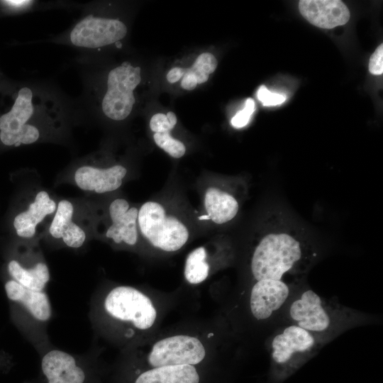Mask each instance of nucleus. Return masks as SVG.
I'll list each match as a JSON object with an SVG mask.
<instances>
[{
	"instance_id": "obj_1",
	"label": "nucleus",
	"mask_w": 383,
	"mask_h": 383,
	"mask_svg": "<svg viewBox=\"0 0 383 383\" xmlns=\"http://www.w3.org/2000/svg\"><path fill=\"white\" fill-rule=\"evenodd\" d=\"M272 220L256 239L250 261V309L257 321L272 318L287 304L317 255L299 232Z\"/></svg>"
},
{
	"instance_id": "obj_2",
	"label": "nucleus",
	"mask_w": 383,
	"mask_h": 383,
	"mask_svg": "<svg viewBox=\"0 0 383 383\" xmlns=\"http://www.w3.org/2000/svg\"><path fill=\"white\" fill-rule=\"evenodd\" d=\"M62 111L60 102L52 95L33 86L23 87L11 109L0 116L1 141L15 146L34 143L40 136L34 120L56 121Z\"/></svg>"
},
{
	"instance_id": "obj_3",
	"label": "nucleus",
	"mask_w": 383,
	"mask_h": 383,
	"mask_svg": "<svg viewBox=\"0 0 383 383\" xmlns=\"http://www.w3.org/2000/svg\"><path fill=\"white\" fill-rule=\"evenodd\" d=\"M287 306V316L290 323L321 338L339 328L346 316L340 305L310 289L293 296Z\"/></svg>"
},
{
	"instance_id": "obj_4",
	"label": "nucleus",
	"mask_w": 383,
	"mask_h": 383,
	"mask_svg": "<svg viewBox=\"0 0 383 383\" xmlns=\"http://www.w3.org/2000/svg\"><path fill=\"white\" fill-rule=\"evenodd\" d=\"M323 338L290 323L272 338L271 360L274 373L285 378L310 359L322 345Z\"/></svg>"
},
{
	"instance_id": "obj_5",
	"label": "nucleus",
	"mask_w": 383,
	"mask_h": 383,
	"mask_svg": "<svg viewBox=\"0 0 383 383\" xmlns=\"http://www.w3.org/2000/svg\"><path fill=\"white\" fill-rule=\"evenodd\" d=\"M138 227L152 246L165 252L179 250L189 238L186 225L154 201L145 202L138 209Z\"/></svg>"
},
{
	"instance_id": "obj_6",
	"label": "nucleus",
	"mask_w": 383,
	"mask_h": 383,
	"mask_svg": "<svg viewBox=\"0 0 383 383\" xmlns=\"http://www.w3.org/2000/svg\"><path fill=\"white\" fill-rule=\"evenodd\" d=\"M140 82V67H133L128 62L110 70L101 103L104 114L113 121L126 118L133 109L134 91Z\"/></svg>"
},
{
	"instance_id": "obj_7",
	"label": "nucleus",
	"mask_w": 383,
	"mask_h": 383,
	"mask_svg": "<svg viewBox=\"0 0 383 383\" xmlns=\"http://www.w3.org/2000/svg\"><path fill=\"white\" fill-rule=\"evenodd\" d=\"M127 31L121 20L88 13L72 27L67 40L72 45L82 49H99L112 44L120 48V40Z\"/></svg>"
},
{
	"instance_id": "obj_8",
	"label": "nucleus",
	"mask_w": 383,
	"mask_h": 383,
	"mask_svg": "<svg viewBox=\"0 0 383 383\" xmlns=\"http://www.w3.org/2000/svg\"><path fill=\"white\" fill-rule=\"evenodd\" d=\"M105 309L113 318L131 322L135 328H150L157 316L150 299L138 289L121 286L112 289L105 299Z\"/></svg>"
},
{
	"instance_id": "obj_9",
	"label": "nucleus",
	"mask_w": 383,
	"mask_h": 383,
	"mask_svg": "<svg viewBox=\"0 0 383 383\" xmlns=\"http://www.w3.org/2000/svg\"><path fill=\"white\" fill-rule=\"evenodd\" d=\"M205 356V348L198 338L177 335L157 341L148 356V363L150 367L174 365H197Z\"/></svg>"
},
{
	"instance_id": "obj_10",
	"label": "nucleus",
	"mask_w": 383,
	"mask_h": 383,
	"mask_svg": "<svg viewBox=\"0 0 383 383\" xmlns=\"http://www.w3.org/2000/svg\"><path fill=\"white\" fill-rule=\"evenodd\" d=\"M41 371L46 383H87L88 380L87 373L74 357L57 350L43 357Z\"/></svg>"
},
{
	"instance_id": "obj_11",
	"label": "nucleus",
	"mask_w": 383,
	"mask_h": 383,
	"mask_svg": "<svg viewBox=\"0 0 383 383\" xmlns=\"http://www.w3.org/2000/svg\"><path fill=\"white\" fill-rule=\"evenodd\" d=\"M299 9L309 22L326 29L345 24L350 16L346 5L339 0H302Z\"/></svg>"
},
{
	"instance_id": "obj_12",
	"label": "nucleus",
	"mask_w": 383,
	"mask_h": 383,
	"mask_svg": "<svg viewBox=\"0 0 383 383\" xmlns=\"http://www.w3.org/2000/svg\"><path fill=\"white\" fill-rule=\"evenodd\" d=\"M111 225L108 228L106 236L116 243H125L133 245L138 240V209L130 207L123 199H116L109 206Z\"/></svg>"
},
{
	"instance_id": "obj_13",
	"label": "nucleus",
	"mask_w": 383,
	"mask_h": 383,
	"mask_svg": "<svg viewBox=\"0 0 383 383\" xmlns=\"http://www.w3.org/2000/svg\"><path fill=\"white\" fill-rule=\"evenodd\" d=\"M126 173V167L119 165L106 169L83 166L77 170L74 179L82 189L102 194L119 188Z\"/></svg>"
},
{
	"instance_id": "obj_14",
	"label": "nucleus",
	"mask_w": 383,
	"mask_h": 383,
	"mask_svg": "<svg viewBox=\"0 0 383 383\" xmlns=\"http://www.w3.org/2000/svg\"><path fill=\"white\" fill-rule=\"evenodd\" d=\"M204 204L206 217L217 225L233 221L240 209L238 197L233 191L217 187H210L206 189Z\"/></svg>"
},
{
	"instance_id": "obj_15",
	"label": "nucleus",
	"mask_w": 383,
	"mask_h": 383,
	"mask_svg": "<svg viewBox=\"0 0 383 383\" xmlns=\"http://www.w3.org/2000/svg\"><path fill=\"white\" fill-rule=\"evenodd\" d=\"M9 299L23 305L32 316L40 321H46L51 316V306L45 293L27 289L15 280L5 284Z\"/></svg>"
},
{
	"instance_id": "obj_16",
	"label": "nucleus",
	"mask_w": 383,
	"mask_h": 383,
	"mask_svg": "<svg viewBox=\"0 0 383 383\" xmlns=\"http://www.w3.org/2000/svg\"><path fill=\"white\" fill-rule=\"evenodd\" d=\"M73 206L67 200L60 201L50 226V233L55 238H62L69 247L79 248L85 240L84 231L72 221Z\"/></svg>"
},
{
	"instance_id": "obj_17",
	"label": "nucleus",
	"mask_w": 383,
	"mask_h": 383,
	"mask_svg": "<svg viewBox=\"0 0 383 383\" xmlns=\"http://www.w3.org/2000/svg\"><path fill=\"white\" fill-rule=\"evenodd\" d=\"M55 202L48 194L40 191L27 211L19 213L14 218L13 226L17 234L23 238H31L35 233V227L44 218L55 210Z\"/></svg>"
},
{
	"instance_id": "obj_18",
	"label": "nucleus",
	"mask_w": 383,
	"mask_h": 383,
	"mask_svg": "<svg viewBox=\"0 0 383 383\" xmlns=\"http://www.w3.org/2000/svg\"><path fill=\"white\" fill-rule=\"evenodd\" d=\"M8 270L16 282L34 291L42 292L50 279L48 268L43 262H38L33 268L25 269L17 261L12 260L9 263Z\"/></svg>"
},
{
	"instance_id": "obj_19",
	"label": "nucleus",
	"mask_w": 383,
	"mask_h": 383,
	"mask_svg": "<svg viewBox=\"0 0 383 383\" xmlns=\"http://www.w3.org/2000/svg\"><path fill=\"white\" fill-rule=\"evenodd\" d=\"M207 253L204 247L193 250L187 256L184 266V277L191 284H199L208 277L209 265L206 262Z\"/></svg>"
},
{
	"instance_id": "obj_20",
	"label": "nucleus",
	"mask_w": 383,
	"mask_h": 383,
	"mask_svg": "<svg viewBox=\"0 0 383 383\" xmlns=\"http://www.w3.org/2000/svg\"><path fill=\"white\" fill-rule=\"evenodd\" d=\"M218 65L216 58L209 52L199 55L189 68H184V72L195 77L198 84L206 82L209 74L213 73Z\"/></svg>"
},
{
	"instance_id": "obj_21",
	"label": "nucleus",
	"mask_w": 383,
	"mask_h": 383,
	"mask_svg": "<svg viewBox=\"0 0 383 383\" xmlns=\"http://www.w3.org/2000/svg\"><path fill=\"white\" fill-rule=\"evenodd\" d=\"M153 139L159 148L174 158H180L185 154L184 143L172 137L170 131L155 133Z\"/></svg>"
},
{
	"instance_id": "obj_22",
	"label": "nucleus",
	"mask_w": 383,
	"mask_h": 383,
	"mask_svg": "<svg viewBox=\"0 0 383 383\" xmlns=\"http://www.w3.org/2000/svg\"><path fill=\"white\" fill-rule=\"evenodd\" d=\"M255 105L252 99H247L244 108L239 111L231 119V124L235 128H242L245 126L255 111Z\"/></svg>"
},
{
	"instance_id": "obj_23",
	"label": "nucleus",
	"mask_w": 383,
	"mask_h": 383,
	"mask_svg": "<svg viewBox=\"0 0 383 383\" xmlns=\"http://www.w3.org/2000/svg\"><path fill=\"white\" fill-rule=\"evenodd\" d=\"M257 99L263 106H273L282 104L286 100V96L276 92H271L265 86H261L257 92Z\"/></svg>"
},
{
	"instance_id": "obj_24",
	"label": "nucleus",
	"mask_w": 383,
	"mask_h": 383,
	"mask_svg": "<svg viewBox=\"0 0 383 383\" xmlns=\"http://www.w3.org/2000/svg\"><path fill=\"white\" fill-rule=\"evenodd\" d=\"M150 128L155 133H162L170 131L174 127L170 123L165 114L159 113L152 116Z\"/></svg>"
},
{
	"instance_id": "obj_25",
	"label": "nucleus",
	"mask_w": 383,
	"mask_h": 383,
	"mask_svg": "<svg viewBox=\"0 0 383 383\" xmlns=\"http://www.w3.org/2000/svg\"><path fill=\"white\" fill-rule=\"evenodd\" d=\"M369 71L372 74L379 75L383 72V44L378 46L370 57Z\"/></svg>"
},
{
	"instance_id": "obj_26",
	"label": "nucleus",
	"mask_w": 383,
	"mask_h": 383,
	"mask_svg": "<svg viewBox=\"0 0 383 383\" xmlns=\"http://www.w3.org/2000/svg\"><path fill=\"white\" fill-rule=\"evenodd\" d=\"M4 4L10 6L13 9L18 10H26L32 9L35 4L33 1H3Z\"/></svg>"
},
{
	"instance_id": "obj_27",
	"label": "nucleus",
	"mask_w": 383,
	"mask_h": 383,
	"mask_svg": "<svg viewBox=\"0 0 383 383\" xmlns=\"http://www.w3.org/2000/svg\"><path fill=\"white\" fill-rule=\"evenodd\" d=\"M183 76V68L175 67L169 71L167 74V79L170 83H174L179 81Z\"/></svg>"
},
{
	"instance_id": "obj_28",
	"label": "nucleus",
	"mask_w": 383,
	"mask_h": 383,
	"mask_svg": "<svg viewBox=\"0 0 383 383\" xmlns=\"http://www.w3.org/2000/svg\"><path fill=\"white\" fill-rule=\"evenodd\" d=\"M166 116L170 122V123L174 127L176 123H177V116L176 115L174 114V113H173L172 111H169L167 114H166Z\"/></svg>"
}]
</instances>
